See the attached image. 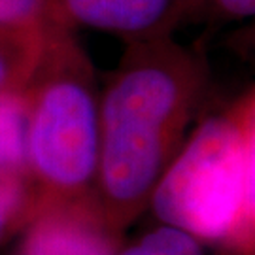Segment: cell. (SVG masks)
I'll return each mask as SVG.
<instances>
[{"instance_id":"6","label":"cell","mask_w":255,"mask_h":255,"mask_svg":"<svg viewBox=\"0 0 255 255\" xmlns=\"http://www.w3.org/2000/svg\"><path fill=\"white\" fill-rule=\"evenodd\" d=\"M47 27H0V95L27 85L40 59Z\"/></svg>"},{"instance_id":"10","label":"cell","mask_w":255,"mask_h":255,"mask_svg":"<svg viewBox=\"0 0 255 255\" xmlns=\"http://www.w3.org/2000/svg\"><path fill=\"white\" fill-rule=\"evenodd\" d=\"M255 11V0H206L202 6V13H206L210 19L218 21H235V19L252 17Z\"/></svg>"},{"instance_id":"7","label":"cell","mask_w":255,"mask_h":255,"mask_svg":"<svg viewBox=\"0 0 255 255\" xmlns=\"http://www.w3.org/2000/svg\"><path fill=\"white\" fill-rule=\"evenodd\" d=\"M30 218L32 197L28 176L0 168V242L23 231Z\"/></svg>"},{"instance_id":"2","label":"cell","mask_w":255,"mask_h":255,"mask_svg":"<svg viewBox=\"0 0 255 255\" xmlns=\"http://www.w3.org/2000/svg\"><path fill=\"white\" fill-rule=\"evenodd\" d=\"M149 208L219 255H255L254 89L187 134Z\"/></svg>"},{"instance_id":"9","label":"cell","mask_w":255,"mask_h":255,"mask_svg":"<svg viewBox=\"0 0 255 255\" xmlns=\"http://www.w3.org/2000/svg\"><path fill=\"white\" fill-rule=\"evenodd\" d=\"M51 23H59L53 0H0V27H46Z\"/></svg>"},{"instance_id":"11","label":"cell","mask_w":255,"mask_h":255,"mask_svg":"<svg viewBox=\"0 0 255 255\" xmlns=\"http://www.w3.org/2000/svg\"><path fill=\"white\" fill-rule=\"evenodd\" d=\"M206 0H183L182 2V13H180V25H183L189 19H197L201 13L202 6Z\"/></svg>"},{"instance_id":"5","label":"cell","mask_w":255,"mask_h":255,"mask_svg":"<svg viewBox=\"0 0 255 255\" xmlns=\"http://www.w3.org/2000/svg\"><path fill=\"white\" fill-rule=\"evenodd\" d=\"M183 0H53L57 21L130 40L172 36Z\"/></svg>"},{"instance_id":"8","label":"cell","mask_w":255,"mask_h":255,"mask_svg":"<svg viewBox=\"0 0 255 255\" xmlns=\"http://www.w3.org/2000/svg\"><path fill=\"white\" fill-rule=\"evenodd\" d=\"M118 255H206L197 238L168 225L147 231L128 246H121Z\"/></svg>"},{"instance_id":"1","label":"cell","mask_w":255,"mask_h":255,"mask_svg":"<svg viewBox=\"0 0 255 255\" xmlns=\"http://www.w3.org/2000/svg\"><path fill=\"white\" fill-rule=\"evenodd\" d=\"M201 53L153 36L127 42L101 95V155L95 199L123 233L149 208L159 180L187 138L206 85Z\"/></svg>"},{"instance_id":"4","label":"cell","mask_w":255,"mask_h":255,"mask_svg":"<svg viewBox=\"0 0 255 255\" xmlns=\"http://www.w3.org/2000/svg\"><path fill=\"white\" fill-rule=\"evenodd\" d=\"M121 235L95 197L61 202L40 210L23 227L17 255H118Z\"/></svg>"},{"instance_id":"3","label":"cell","mask_w":255,"mask_h":255,"mask_svg":"<svg viewBox=\"0 0 255 255\" xmlns=\"http://www.w3.org/2000/svg\"><path fill=\"white\" fill-rule=\"evenodd\" d=\"M25 95L32 218L53 204L93 199L101 155V95L91 61L70 27L51 23L46 28Z\"/></svg>"}]
</instances>
